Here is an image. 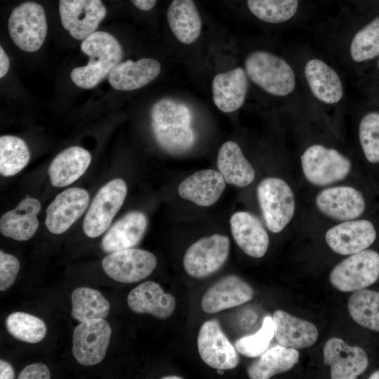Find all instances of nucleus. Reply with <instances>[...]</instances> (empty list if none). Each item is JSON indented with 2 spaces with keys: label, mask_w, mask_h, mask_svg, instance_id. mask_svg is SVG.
<instances>
[{
  "label": "nucleus",
  "mask_w": 379,
  "mask_h": 379,
  "mask_svg": "<svg viewBox=\"0 0 379 379\" xmlns=\"http://www.w3.org/2000/svg\"><path fill=\"white\" fill-rule=\"evenodd\" d=\"M81 50L88 55L86 65L72 69L70 77L81 88L95 87L123 57V49L118 40L111 34L96 31L83 39Z\"/></svg>",
  "instance_id": "nucleus-1"
},
{
  "label": "nucleus",
  "mask_w": 379,
  "mask_h": 379,
  "mask_svg": "<svg viewBox=\"0 0 379 379\" xmlns=\"http://www.w3.org/2000/svg\"><path fill=\"white\" fill-rule=\"evenodd\" d=\"M248 77L265 92L274 96H286L295 88V74L282 58L269 51L258 50L244 61Z\"/></svg>",
  "instance_id": "nucleus-2"
},
{
  "label": "nucleus",
  "mask_w": 379,
  "mask_h": 379,
  "mask_svg": "<svg viewBox=\"0 0 379 379\" xmlns=\"http://www.w3.org/2000/svg\"><path fill=\"white\" fill-rule=\"evenodd\" d=\"M303 175L312 185L324 187L345 179L352 168L351 160L338 149L313 144L300 156Z\"/></svg>",
  "instance_id": "nucleus-3"
},
{
  "label": "nucleus",
  "mask_w": 379,
  "mask_h": 379,
  "mask_svg": "<svg viewBox=\"0 0 379 379\" xmlns=\"http://www.w3.org/2000/svg\"><path fill=\"white\" fill-rule=\"evenodd\" d=\"M257 197L268 230L279 233L291 221L295 210L293 191L281 178L267 177L257 187Z\"/></svg>",
  "instance_id": "nucleus-4"
},
{
  "label": "nucleus",
  "mask_w": 379,
  "mask_h": 379,
  "mask_svg": "<svg viewBox=\"0 0 379 379\" xmlns=\"http://www.w3.org/2000/svg\"><path fill=\"white\" fill-rule=\"evenodd\" d=\"M46 13L40 4L24 2L13 9L8 20L9 35L22 51L33 53L43 45L47 34Z\"/></svg>",
  "instance_id": "nucleus-5"
},
{
  "label": "nucleus",
  "mask_w": 379,
  "mask_h": 379,
  "mask_svg": "<svg viewBox=\"0 0 379 379\" xmlns=\"http://www.w3.org/2000/svg\"><path fill=\"white\" fill-rule=\"evenodd\" d=\"M379 278V253L365 249L338 264L329 275L332 286L342 292L365 288Z\"/></svg>",
  "instance_id": "nucleus-6"
},
{
  "label": "nucleus",
  "mask_w": 379,
  "mask_h": 379,
  "mask_svg": "<svg viewBox=\"0 0 379 379\" xmlns=\"http://www.w3.org/2000/svg\"><path fill=\"white\" fill-rule=\"evenodd\" d=\"M126 194V184L121 178L113 179L100 189L84 220L83 230L87 237L95 238L109 228Z\"/></svg>",
  "instance_id": "nucleus-7"
},
{
  "label": "nucleus",
  "mask_w": 379,
  "mask_h": 379,
  "mask_svg": "<svg viewBox=\"0 0 379 379\" xmlns=\"http://www.w3.org/2000/svg\"><path fill=\"white\" fill-rule=\"evenodd\" d=\"M230 251V240L215 234L203 237L187 249L183 257L186 272L194 278H204L218 271L225 262Z\"/></svg>",
  "instance_id": "nucleus-8"
},
{
  "label": "nucleus",
  "mask_w": 379,
  "mask_h": 379,
  "mask_svg": "<svg viewBox=\"0 0 379 379\" xmlns=\"http://www.w3.org/2000/svg\"><path fill=\"white\" fill-rule=\"evenodd\" d=\"M112 330L104 319L80 323L74 330L72 354L83 366L101 362L108 348Z\"/></svg>",
  "instance_id": "nucleus-9"
},
{
  "label": "nucleus",
  "mask_w": 379,
  "mask_h": 379,
  "mask_svg": "<svg viewBox=\"0 0 379 379\" xmlns=\"http://www.w3.org/2000/svg\"><path fill=\"white\" fill-rule=\"evenodd\" d=\"M157 264L153 253L133 248L110 253L102 261L105 274L121 283H133L145 279L154 271Z\"/></svg>",
  "instance_id": "nucleus-10"
},
{
  "label": "nucleus",
  "mask_w": 379,
  "mask_h": 379,
  "mask_svg": "<svg viewBox=\"0 0 379 379\" xmlns=\"http://www.w3.org/2000/svg\"><path fill=\"white\" fill-rule=\"evenodd\" d=\"M62 27L72 37L83 40L96 32L107 14L102 0H60Z\"/></svg>",
  "instance_id": "nucleus-11"
},
{
  "label": "nucleus",
  "mask_w": 379,
  "mask_h": 379,
  "mask_svg": "<svg viewBox=\"0 0 379 379\" xmlns=\"http://www.w3.org/2000/svg\"><path fill=\"white\" fill-rule=\"evenodd\" d=\"M197 347L202 361L215 369H233L239 362L234 347L215 320H208L202 324L199 331Z\"/></svg>",
  "instance_id": "nucleus-12"
},
{
  "label": "nucleus",
  "mask_w": 379,
  "mask_h": 379,
  "mask_svg": "<svg viewBox=\"0 0 379 379\" xmlns=\"http://www.w3.org/2000/svg\"><path fill=\"white\" fill-rule=\"evenodd\" d=\"M315 205L324 215L340 221L357 219L366 209L362 193L350 185H335L321 190L315 197Z\"/></svg>",
  "instance_id": "nucleus-13"
},
{
  "label": "nucleus",
  "mask_w": 379,
  "mask_h": 379,
  "mask_svg": "<svg viewBox=\"0 0 379 379\" xmlns=\"http://www.w3.org/2000/svg\"><path fill=\"white\" fill-rule=\"evenodd\" d=\"M376 230L372 222L366 219L343 221L326 233L329 248L340 255H352L368 248L375 241Z\"/></svg>",
  "instance_id": "nucleus-14"
},
{
  "label": "nucleus",
  "mask_w": 379,
  "mask_h": 379,
  "mask_svg": "<svg viewBox=\"0 0 379 379\" xmlns=\"http://www.w3.org/2000/svg\"><path fill=\"white\" fill-rule=\"evenodd\" d=\"M324 364L331 367L332 379H355L367 368L366 352L359 346H350L343 339L331 338L323 350Z\"/></svg>",
  "instance_id": "nucleus-15"
},
{
  "label": "nucleus",
  "mask_w": 379,
  "mask_h": 379,
  "mask_svg": "<svg viewBox=\"0 0 379 379\" xmlns=\"http://www.w3.org/2000/svg\"><path fill=\"white\" fill-rule=\"evenodd\" d=\"M89 199L87 191L79 187L58 194L46 208L47 229L55 234L66 232L84 213Z\"/></svg>",
  "instance_id": "nucleus-16"
},
{
  "label": "nucleus",
  "mask_w": 379,
  "mask_h": 379,
  "mask_svg": "<svg viewBox=\"0 0 379 379\" xmlns=\"http://www.w3.org/2000/svg\"><path fill=\"white\" fill-rule=\"evenodd\" d=\"M253 296V289L236 275H228L214 283L204 294L202 310L209 314L241 305Z\"/></svg>",
  "instance_id": "nucleus-17"
},
{
  "label": "nucleus",
  "mask_w": 379,
  "mask_h": 379,
  "mask_svg": "<svg viewBox=\"0 0 379 379\" xmlns=\"http://www.w3.org/2000/svg\"><path fill=\"white\" fill-rule=\"evenodd\" d=\"M230 224L235 242L246 255L255 258L265 255L270 238L255 215L246 211H238L231 216Z\"/></svg>",
  "instance_id": "nucleus-18"
},
{
  "label": "nucleus",
  "mask_w": 379,
  "mask_h": 379,
  "mask_svg": "<svg viewBox=\"0 0 379 379\" xmlns=\"http://www.w3.org/2000/svg\"><path fill=\"white\" fill-rule=\"evenodd\" d=\"M248 86V75L242 67L217 74L212 81L214 104L226 113L239 109L245 101Z\"/></svg>",
  "instance_id": "nucleus-19"
},
{
  "label": "nucleus",
  "mask_w": 379,
  "mask_h": 379,
  "mask_svg": "<svg viewBox=\"0 0 379 379\" xmlns=\"http://www.w3.org/2000/svg\"><path fill=\"white\" fill-rule=\"evenodd\" d=\"M127 303L135 313L149 314L156 318H168L175 308L174 297L152 281L141 283L128 295Z\"/></svg>",
  "instance_id": "nucleus-20"
},
{
  "label": "nucleus",
  "mask_w": 379,
  "mask_h": 379,
  "mask_svg": "<svg viewBox=\"0 0 379 379\" xmlns=\"http://www.w3.org/2000/svg\"><path fill=\"white\" fill-rule=\"evenodd\" d=\"M225 180L219 171L201 170L183 180L178 186L179 195L201 206H210L221 197Z\"/></svg>",
  "instance_id": "nucleus-21"
},
{
  "label": "nucleus",
  "mask_w": 379,
  "mask_h": 379,
  "mask_svg": "<svg viewBox=\"0 0 379 379\" xmlns=\"http://www.w3.org/2000/svg\"><path fill=\"white\" fill-rule=\"evenodd\" d=\"M161 69L159 61L153 58L128 60L119 62L109 72L108 81L118 91H129L140 88L155 79Z\"/></svg>",
  "instance_id": "nucleus-22"
},
{
  "label": "nucleus",
  "mask_w": 379,
  "mask_h": 379,
  "mask_svg": "<svg viewBox=\"0 0 379 379\" xmlns=\"http://www.w3.org/2000/svg\"><path fill=\"white\" fill-rule=\"evenodd\" d=\"M304 74L313 95L321 102L333 105L343 96L342 81L334 69L318 58L307 61Z\"/></svg>",
  "instance_id": "nucleus-23"
},
{
  "label": "nucleus",
  "mask_w": 379,
  "mask_h": 379,
  "mask_svg": "<svg viewBox=\"0 0 379 379\" xmlns=\"http://www.w3.org/2000/svg\"><path fill=\"white\" fill-rule=\"evenodd\" d=\"M272 319L274 337L282 346L296 350L306 348L314 345L318 338V330L312 323L285 311H275Z\"/></svg>",
  "instance_id": "nucleus-24"
},
{
  "label": "nucleus",
  "mask_w": 379,
  "mask_h": 379,
  "mask_svg": "<svg viewBox=\"0 0 379 379\" xmlns=\"http://www.w3.org/2000/svg\"><path fill=\"white\" fill-rule=\"evenodd\" d=\"M41 204L36 199L27 197L13 209L6 212L0 219V232L16 241H26L36 233L39 223L37 214Z\"/></svg>",
  "instance_id": "nucleus-25"
},
{
  "label": "nucleus",
  "mask_w": 379,
  "mask_h": 379,
  "mask_svg": "<svg viewBox=\"0 0 379 379\" xmlns=\"http://www.w3.org/2000/svg\"><path fill=\"white\" fill-rule=\"evenodd\" d=\"M147 226L145 215L132 211L117 220L104 236L101 247L112 253L134 247L142 238Z\"/></svg>",
  "instance_id": "nucleus-26"
},
{
  "label": "nucleus",
  "mask_w": 379,
  "mask_h": 379,
  "mask_svg": "<svg viewBox=\"0 0 379 379\" xmlns=\"http://www.w3.org/2000/svg\"><path fill=\"white\" fill-rule=\"evenodd\" d=\"M91 161V154L81 147L64 149L49 166L48 173L52 185L62 187L73 183L86 172Z\"/></svg>",
  "instance_id": "nucleus-27"
},
{
  "label": "nucleus",
  "mask_w": 379,
  "mask_h": 379,
  "mask_svg": "<svg viewBox=\"0 0 379 379\" xmlns=\"http://www.w3.org/2000/svg\"><path fill=\"white\" fill-rule=\"evenodd\" d=\"M166 16L172 33L180 43L188 45L199 39L202 22L193 0H173Z\"/></svg>",
  "instance_id": "nucleus-28"
},
{
  "label": "nucleus",
  "mask_w": 379,
  "mask_h": 379,
  "mask_svg": "<svg viewBox=\"0 0 379 379\" xmlns=\"http://www.w3.org/2000/svg\"><path fill=\"white\" fill-rule=\"evenodd\" d=\"M217 166L225 182L239 187L253 182L255 173L240 147L233 141L223 143L218 154Z\"/></svg>",
  "instance_id": "nucleus-29"
},
{
  "label": "nucleus",
  "mask_w": 379,
  "mask_h": 379,
  "mask_svg": "<svg viewBox=\"0 0 379 379\" xmlns=\"http://www.w3.org/2000/svg\"><path fill=\"white\" fill-rule=\"evenodd\" d=\"M299 352L296 349L276 345L263 352L259 359L248 368L252 379H269L291 369L298 362Z\"/></svg>",
  "instance_id": "nucleus-30"
},
{
  "label": "nucleus",
  "mask_w": 379,
  "mask_h": 379,
  "mask_svg": "<svg viewBox=\"0 0 379 379\" xmlns=\"http://www.w3.org/2000/svg\"><path fill=\"white\" fill-rule=\"evenodd\" d=\"M72 317L79 322L105 319L110 305L102 293L88 287H79L71 295Z\"/></svg>",
  "instance_id": "nucleus-31"
},
{
  "label": "nucleus",
  "mask_w": 379,
  "mask_h": 379,
  "mask_svg": "<svg viewBox=\"0 0 379 379\" xmlns=\"http://www.w3.org/2000/svg\"><path fill=\"white\" fill-rule=\"evenodd\" d=\"M347 308L352 319L362 327L379 332V292L363 288L349 298Z\"/></svg>",
  "instance_id": "nucleus-32"
},
{
  "label": "nucleus",
  "mask_w": 379,
  "mask_h": 379,
  "mask_svg": "<svg viewBox=\"0 0 379 379\" xmlns=\"http://www.w3.org/2000/svg\"><path fill=\"white\" fill-rule=\"evenodd\" d=\"M30 152L25 142L16 136L0 138V173L4 177L16 175L29 163Z\"/></svg>",
  "instance_id": "nucleus-33"
},
{
  "label": "nucleus",
  "mask_w": 379,
  "mask_h": 379,
  "mask_svg": "<svg viewBox=\"0 0 379 379\" xmlns=\"http://www.w3.org/2000/svg\"><path fill=\"white\" fill-rule=\"evenodd\" d=\"M350 55L355 62H364L379 56V17L358 30L351 40Z\"/></svg>",
  "instance_id": "nucleus-34"
},
{
  "label": "nucleus",
  "mask_w": 379,
  "mask_h": 379,
  "mask_svg": "<svg viewBox=\"0 0 379 379\" xmlns=\"http://www.w3.org/2000/svg\"><path fill=\"white\" fill-rule=\"evenodd\" d=\"M6 327L13 338L28 343L41 341L47 331L43 320L22 312H15L8 315Z\"/></svg>",
  "instance_id": "nucleus-35"
},
{
  "label": "nucleus",
  "mask_w": 379,
  "mask_h": 379,
  "mask_svg": "<svg viewBox=\"0 0 379 379\" xmlns=\"http://www.w3.org/2000/svg\"><path fill=\"white\" fill-rule=\"evenodd\" d=\"M250 11L259 20L282 23L291 19L298 11V0H247Z\"/></svg>",
  "instance_id": "nucleus-36"
},
{
  "label": "nucleus",
  "mask_w": 379,
  "mask_h": 379,
  "mask_svg": "<svg viewBox=\"0 0 379 379\" xmlns=\"http://www.w3.org/2000/svg\"><path fill=\"white\" fill-rule=\"evenodd\" d=\"M151 125L157 142L168 152H182L194 143L195 134L190 126Z\"/></svg>",
  "instance_id": "nucleus-37"
},
{
  "label": "nucleus",
  "mask_w": 379,
  "mask_h": 379,
  "mask_svg": "<svg viewBox=\"0 0 379 379\" xmlns=\"http://www.w3.org/2000/svg\"><path fill=\"white\" fill-rule=\"evenodd\" d=\"M151 124L166 126H190L192 114L187 105L171 99H161L151 109Z\"/></svg>",
  "instance_id": "nucleus-38"
},
{
  "label": "nucleus",
  "mask_w": 379,
  "mask_h": 379,
  "mask_svg": "<svg viewBox=\"0 0 379 379\" xmlns=\"http://www.w3.org/2000/svg\"><path fill=\"white\" fill-rule=\"evenodd\" d=\"M359 140L366 160L379 163V112L364 114L359 125Z\"/></svg>",
  "instance_id": "nucleus-39"
},
{
  "label": "nucleus",
  "mask_w": 379,
  "mask_h": 379,
  "mask_svg": "<svg viewBox=\"0 0 379 379\" xmlns=\"http://www.w3.org/2000/svg\"><path fill=\"white\" fill-rule=\"evenodd\" d=\"M274 336L272 317L266 316L261 328L255 333L239 339L235 343V348L245 357H256L265 352Z\"/></svg>",
  "instance_id": "nucleus-40"
},
{
  "label": "nucleus",
  "mask_w": 379,
  "mask_h": 379,
  "mask_svg": "<svg viewBox=\"0 0 379 379\" xmlns=\"http://www.w3.org/2000/svg\"><path fill=\"white\" fill-rule=\"evenodd\" d=\"M20 267V262L16 257L0 251L1 291H6L13 284Z\"/></svg>",
  "instance_id": "nucleus-41"
},
{
  "label": "nucleus",
  "mask_w": 379,
  "mask_h": 379,
  "mask_svg": "<svg viewBox=\"0 0 379 379\" xmlns=\"http://www.w3.org/2000/svg\"><path fill=\"white\" fill-rule=\"evenodd\" d=\"M51 373L48 367L41 363L27 366L20 373L18 379H49Z\"/></svg>",
  "instance_id": "nucleus-42"
},
{
  "label": "nucleus",
  "mask_w": 379,
  "mask_h": 379,
  "mask_svg": "<svg viewBox=\"0 0 379 379\" xmlns=\"http://www.w3.org/2000/svg\"><path fill=\"white\" fill-rule=\"evenodd\" d=\"M15 378V373L13 367L7 361L0 360V378L13 379Z\"/></svg>",
  "instance_id": "nucleus-43"
},
{
  "label": "nucleus",
  "mask_w": 379,
  "mask_h": 379,
  "mask_svg": "<svg viewBox=\"0 0 379 379\" xmlns=\"http://www.w3.org/2000/svg\"><path fill=\"white\" fill-rule=\"evenodd\" d=\"M10 65L9 58L4 51L2 46H0V77L3 78L8 72Z\"/></svg>",
  "instance_id": "nucleus-44"
},
{
  "label": "nucleus",
  "mask_w": 379,
  "mask_h": 379,
  "mask_svg": "<svg viewBox=\"0 0 379 379\" xmlns=\"http://www.w3.org/2000/svg\"><path fill=\"white\" fill-rule=\"evenodd\" d=\"M131 1L138 9L147 11L155 6L157 0H131Z\"/></svg>",
  "instance_id": "nucleus-45"
},
{
  "label": "nucleus",
  "mask_w": 379,
  "mask_h": 379,
  "mask_svg": "<svg viewBox=\"0 0 379 379\" xmlns=\"http://www.w3.org/2000/svg\"><path fill=\"white\" fill-rule=\"evenodd\" d=\"M369 379H379V370L373 373L369 377Z\"/></svg>",
  "instance_id": "nucleus-46"
},
{
  "label": "nucleus",
  "mask_w": 379,
  "mask_h": 379,
  "mask_svg": "<svg viewBox=\"0 0 379 379\" xmlns=\"http://www.w3.org/2000/svg\"><path fill=\"white\" fill-rule=\"evenodd\" d=\"M162 379H182V378L178 375H168L163 377Z\"/></svg>",
  "instance_id": "nucleus-47"
},
{
  "label": "nucleus",
  "mask_w": 379,
  "mask_h": 379,
  "mask_svg": "<svg viewBox=\"0 0 379 379\" xmlns=\"http://www.w3.org/2000/svg\"><path fill=\"white\" fill-rule=\"evenodd\" d=\"M377 66H378V68L379 69V56L378 57Z\"/></svg>",
  "instance_id": "nucleus-48"
}]
</instances>
